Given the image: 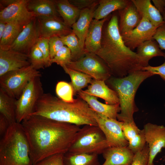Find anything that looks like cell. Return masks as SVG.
I'll return each instance as SVG.
<instances>
[{
  "instance_id": "6da1fadb",
  "label": "cell",
  "mask_w": 165,
  "mask_h": 165,
  "mask_svg": "<svg viewBox=\"0 0 165 165\" xmlns=\"http://www.w3.org/2000/svg\"><path fill=\"white\" fill-rule=\"evenodd\" d=\"M21 123L29 142L33 165L49 156L68 152L80 128L35 115L29 116Z\"/></svg>"
},
{
  "instance_id": "7a4b0ae2",
  "label": "cell",
  "mask_w": 165,
  "mask_h": 165,
  "mask_svg": "<svg viewBox=\"0 0 165 165\" xmlns=\"http://www.w3.org/2000/svg\"><path fill=\"white\" fill-rule=\"evenodd\" d=\"M116 12L111 14L105 22L101 47L95 54L107 64L112 75L122 78L141 70L143 66L136 52L125 44L119 31L118 15Z\"/></svg>"
},
{
  "instance_id": "3957f363",
  "label": "cell",
  "mask_w": 165,
  "mask_h": 165,
  "mask_svg": "<svg viewBox=\"0 0 165 165\" xmlns=\"http://www.w3.org/2000/svg\"><path fill=\"white\" fill-rule=\"evenodd\" d=\"M30 115L40 116L79 126H98L97 119L99 115L78 96L73 102L68 103L50 93H44Z\"/></svg>"
},
{
  "instance_id": "277c9868",
  "label": "cell",
  "mask_w": 165,
  "mask_h": 165,
  "mask_svg": "<svg viewBox=\"0 0 165 165\" xmlns=\"http://www.w3.org/2000/svg\"><path fill=\"white\" fill-rule=\"evenodd\" d=\"M153 75L148 71L141 70L123 77H111L106 81L118 97L120 110L117 116L118 120L126 123L134 121L133 115L139 110L134 101L136 93L141 84Z\"/></svg>"
},
{
  "instance_id": "5b68a950",
  "label": "cell",
  "mask_w": 165,
  "mask_h": 165,
  "mask_svg": "<svg viewBox=\"0 0 165 165\" xmlns=\"http://www.w3.org/2000/svg\"><path fill=\"white\" fill-rule=\"evenodd\" d=\"M30 146L21 123L11 124L0 138V165H33Z\"/></svg>"
},
{
  "instance_id": "8992f818",
  "label": "cell",
  "mask_w": 165,
  "mask_h": 165,
  "mask_svg": "<svg viewBox=\"0 0 165 165\" xmlns=\"http://www.w3.org/2000/svg\"><path fill=\"white\" fill-rule=\"evenodd\" d=\"M108 147L105 136L98 126L85 125L78 132L68 152L98 155Z\"/></svg>"
},
{
  "instance_id": "52a82bcc",
  "label": "cell",
  "mask_w": 165,
  "mask_h": 165,
  "mask_svg": "<svg viewBox=\"0 0 165 165\" xmlns=\"http://www.w3.org/2000/svg\"><path fill=\"white\" fill-rule=\"evenodd\" d=\"M41 76L40 72L30 65L0 76V88L17 100L32 79Z\"/></svg>"
},
{
  "instance_id": "ba28073f",
  "label": "cell",
  "mask_w": 165,
  "mask_h": 165,
  "mask_svg": "<svg viewBox=\"0 0 165 165\" xmlns=\"http://www.w3.org/2000/svg\"><path fill=\"white\" fill-rule=\"evenodd\" d=\"M32 79L16 101V122H21L33 112L36 104L44 93L40 77Z\"/></svg>"
},
{
  "instance_id": "9c48e42d",
  "label": "cell",
  "mask_w": 165,
  "mask_h": 165,
  "mask_svg": "<svg viewBox=\"0 0 165 165\" xmlns=\"http://www.w3.org/2000/svg\"><path fill=\"white\" fill-rule=\"evenodd\" d=\"M66 66L89 75L96 80L106 81L112 75L105 63L93 53H86L83 57L77 61H71Z\"/></svg>"
},
{
  "instance_id": "30bf717a",
  "label": "cell",
  "mask_w": 165,
  "mask_h": 165,
  "mask_svg": "<svg viewBox=\"0 0 165 165\" xmlns=\"http://www.w3.org/2000/svg\"><path fill=\"white\" fill-rule=\"evenodd\" d=\"M98 126L104 133L109 147L127 146L122 129L123 122L117 119L101 117L97 119Z\"/></svg>"
},
{
  "instance_id": "8fae6325",
  "label": "cell",
  "mask_w": 165,
  "mask_h": 165,
  "mask_svg": "<svg viewBox=\"0 0 165 165\" xmlns=\"http://www.w3.org/2000/svg\"><path fill=\"white\" fill-rule=\"evenodd\" d=\"M157 28L146 18L142 17L135 28L121 35L126 46L133 51L144 42L153 39Z\"/></svg>"
},
{
  "instance_id": "7c38bea8",
  "label": "cell",
  "mask_w": 165,
  "mask_h": 165,
  "mask_svg": "<svg viewBox=\"0 0 165 165\" xmlns=\"http://www.w3.org/2000/svg\"><path fill=\"white\" fill-rule=\"evenodd\" d=\"M143 129L149 150L148 165H154L156 156L162 148H165V126L148 123Z\"/></svg>"
},
{
  "instance_id": "4fadbf2b",
  "label": "cell",
  "mask_w": 165,
  "mask_h": 165,
  "mask_svg": "<svg viewBox=\"0 0 165 165\" xmlns=\"http://www.w3.org/2000/svg\"><path fill=\"white\" fill-rule=\"evenodd\" d=\"M29 0H17L0 10V20L5 23L16 22L24 26L36 17L27 8Z\"/></svg>"
},
{
  "instance_id": "5bb4252c",
  "label": "cell",
  "mask_w": 165,
  "mask_h": 165,
  "mask_svg": "<svg viewBox=\"0 0 165 165\" xmlns=\"http://www.w3.org/2000/svg\"><path fill=\"white\" fill-rule=\"evenodd\" d=\"M39 37L49 38L61 37L72 32V28L67 26L59 17H36Z\"/></svg>"
},
{
  "instance_id": "9a60e30c",
  "label": "cell",
  "mask_w": 165,
  "mask_h": 165,
  "mask_svg": "<svg viewBox=\"0 0 165 165\" xmlns=\"http://www.w3.org/2000/svg\"><path fill=\"white\" fill-rule=\"evenodd\" d=\"M39 37L36 17L24 27L9 49L28 55Z\"/></svg>"
},
{
  "instance_id": "2e32d148",
  "label": "cell",
  "mask_w": 165,
  "mask_h": 165,
  "mask_svg": "<svg viewBox=\"0 0 165 165\" xmlns=\"http://www.w3.org/2000/svg\"><path fill=\"white\" fill-rule=\"evenodd\" d=\"M30 65L28 55L10 49H0V76Z\"/></svg>"
},
{
  "instance_id": "e0dca14e",
  "label": "cell",
  "mask_w": 165,
  "mask_h": 165,
  "mask_svg": "<svg viewBox=\"0 0 165 165\" xmlns=\"http://www.w3.org/2000/svg\"><path fill=\"white\" fill-rule=\"evenodd\" d=\"M117 12L119 29L121 35L135 28L142 19V17L131 0L126 6Z\"/></svg>"
},
{
  "instance_id": "ac0fdd59",
  "label": "cell",
  "mask_w": 165,
  "mask_h": 165,
  "mask_svg": "<svg viewBox=\"0 0 165 165\" xmlns=\"http://www.w3.org/2000/svg\"><path fill=\"white\" fill-rule=\"evenodd\" d=\"M110 15L101 20L94 19L92 20L84 42V48L86 53H96L100 49L103 27Z\"/></svg>"
},
{
  "instance_id": "d6986e66",
  "label": "cell",
  "mask_w": 165,
  "mask_h": 165,
  "mask_svg": "<svg viewBox=\"0 0 165 165\" xmlns=\"http://www.w3.org/2000/svg\"><path fill=\"white\" fill-rule=\"evenodd\" d=\"M98 2L99 0H97L91 7L81 10L79 18L71 28L72 32L77 37L81 46L84 49L86 35Z\"/></svg>"
},
{
  "instance_id": "ffe728a7",
  "label": "cell",
  "mask_w": 165,
  "mask_h": 165,
  "mask_svg": "<svg viewBox=\"0 0 165 165\" xmlns=\"http://www.w3.org/2000/svg\"><path fill=\"white\" fill-rule=\"evenodd\" d=\"M102 154L105 161L101 165H130L134 155L128 146L109 147Z\"/></svg>"
},
{
  "instance_id": "44dd1931",
  "label": "cell",
  "mask_w": 165,
  "mask_h": 165,
  "mask_svg": "<svg viewBox=\"0 0 165 165\" xmlns=\"http://www.w3.org/2000/svg\"><path fill=\"white\" fill-rule=\"evenodd\" d=\"M77 94L100 116L117 119V115L120 110L119 104L109 105L103 103L97 100V97L86 94L82 90Z\"/></svg>"
},
{
  "instance_id": "7402d4cb",
  "label": "cell",
  "mask_w": 165,
  "mask_h": 165,
  "mask_svg": "<svg viewBox=\"0 0 165 165\" xmlns=\"http://www.w3.org/2000/svg\"><path fill=\"white\" fill-rule=\"evenodd\" d=\"M105 81L93 79L88 88L83 90L86 94L103 99L106 104L115 105L119 104V99L116 92L109 88Z\"/></svg>"
},
{
  "instance_id": "603a6c76",
  "label": "cell",
  "mask_w": 165,
  "mask_h": 165,
  "mask_svg": "<svg viewBox=\"0 0 165 165\" xmlns=\"http://www.w3.org/2000/svg\"><path fill=\"white\" fill-rule=\"evenodd\" d=\"M142 17L147 19L158 28L165 22L159 11L153 5L150 0H131Z\"/></svg>"
},
{
  "instance_id": "cb8c5ba5",
  "label": "cell",
  "mask_w": 165,
  "mask_h": 165,
  "mask_svg": "<svg viewBox=\"0 0 165 165\" xmlns=\"http://www.w3.org/2000/svg\"><path fill=\"white\" fill-rule=\"evenodd\" d=\"M143 66L149 65L150 60L156 57H162L165 58V53L162 51L157 42L152 39L146 41L137 48L136 52Z\"/></svg>"
},
{
  "instance_id": "d4e9b609",
  "label": "cell",
  "mask_w": 165,
  "mask_h": 165,
  "mask_svg": "<svg viewBox=\"0 0 165 165\" xmlns=\"http://www.w3.org/2000/svg\"><path fill=\"white\" fill-rule=\"evenodd\" d=\"M27 8L36 17H59L55 0H29Z\"/></svg>"
},
{
  "instance_id": "484cf974",
  "label": "cell",
  "mask_w": 165,
  "mask_h": 165,
  "mask_svg": "<svg viewBox=\"0 0 165 165\" xmlns=\"http://www.w3.org/2000/svg\"><path fill=\"white\" fill-rule=\"evenodd\" d=\"M130 1V0H99L93 18L99 20L105 18L112 13L125 7Z\"/></svg>"
},
{
  "instance_id": "4316f807",
  "label": "cell",
  "mask_w": 165,
  "mask_h": 165,
  "mask_svg": "<svg viewBox=\"0 0 165 165\" xmlns=\"http://www.w3.org/2000/svg\"><path fill=\"white\" fill-rule=\"evenodd\" d=\"M55 2L57 11L63 18L64 23L71 28L79 18L81 10L68 0H55Z\"/></svg>"
},
{
  "instance_id": "83f0119b",
  "label": "cell",
  "mask_w": 165,
  "mask_h": 165,
  "mask_svg": "<svg viewBox=\"0 0 165 165\" xmlns=\"http://www.w3.org/2000/svg\"><path fill=\"white\" fill-rule=\"evenodd\" d=\"M16 100L0 88V114L4 116L10 124L16 122Z\"/></svg>"
},
{
  "instance_id": "f1b7e54d",
  "label": "cell",
  "mask_w": 165,
  "mask_h": 165,
  "mask_svg": "<svg viewBox=\"0 0 165 165\" xmlns=\"http://www.w3.org/2000/svg\"><path fill=\"white\" fill-rule=\"evenodd\" d=\"M63 162L64 165H101L97 155L69 152L64 154Z\"/></svg>"
},
{
  "instance_id": "f546056e",
  "label": "cell",
  "mask_w": 165,
  "mask_h": 165,
  "mask_svg": "<svg viewBox=\"0 0 165 165\" xmlns=\"http://www.w3.org/2000/svg\"><path fill=\"white\" fill-rule=\"evenodd\" d=\"M24 27L16 22L7 23L5 30L0 39V49L9 50Z\"/></svg>"
},
{
  "instance_id": "4dcf8cb0",
  "label": "cell",
  "mask_w": 165,
  "mask_h": 165,
  "mask_svg": "<svg viewBox=\"0 0 165 165\" xmlns=\"http://www.w3.org/2000/svg\"><path fill=\"white\" fill-rule=\"evenodd\" d=\"M70 77L71 83L73 89L74 95L90 84L93 79L90 75L82 72L71 69L66 66L62 68Z\"/></svg>"
},
{
  "instance_id": "1f68e13d",
  "label": "cell",
  "mask_w": 165,
  "mask_h": 165,
  "mask_svg": "<svg viewBox=\"0 0 165 165\" xmlns=\"http://www.w3.org/2000/svg\"><path fill=\"white\" fill-rule=\"evenodd\" d=\"M61 38L64 46H67L71 51L72 61H77L85 56V50L81 47L77 37L74 33L72 32Z\"/></svg>"
},
{
  "instance_id": "d6a6232c",
  "label": "cell",
  "mask_w": 165,
  "mask_h": 165,
  "mask_svg": "<svg viewBox=\"0 0 165 165\" xmlns=\"http://www.w3.org/2000/svg\"><path fill=\"white\" fill-rule=\"evenodd\" d=\"M55 91L58 97L62 101L68 103L74 101V90L71 83L59 81L56 85Z\"/></svg>"
},
{
  "instance_id": "836d02e7",
  "label": "cell",
  "mask_w": 165,
  "mask_h": 165,
  "mask_svg": "<svg viewBox=\"0 0 165 165\" xmlns=\"http://www.w3.org/2000/svg\"><path fill=\"white\" fill-rule=\"evenodd\" d=\"M28 56L31 65L35 69L38 70L45 68L43 55L36 44L31 49Z\"/></svg>"
},
{
  "instance_id": "e575fe53",
  "label": "cell",
  "mask_w": 165,
  "mask_h": 165,
  "mask_svg": "<svg viewBox=\"0 0 165 165\" xmlns=\"http://www.w3.org/2000/svg\"><path fill=\"white\" fill-rule=\"evenodd\" d=\"M72 61V55L69 49L66 46H64L51 60L52 64L56 63L62 68Z\"/></svg>"
},
{
  "instance_id": "d590c367",
  "label": "cell",
  "mask_w": 165,
  "mask_h": 165,
  "mask_svg": "<svg viewBox=\"0 0 165 165\" xmlns=\"http://www.w3.org/2000/svg\"><path fill=\"white\" fill-rule=\"evenodd\" d=\"M146 143L144 130L128 141V147L134 154L142 150Z\"/></svg>"
},
{
  "instance_id": "8d00e7d4",
  "label": "cell",
  "mask_w": 165,
  "mask_h": 165,
  "mask_svg": "<svg viewBox=\"0 0 165 165\" xmlns=\"http://www.w3.org/2000/svg\"><path fill=\"white\" fill-rule=\"evenodd\" d=\"M48 42L49 38L42 37H39L36 43L43 55L45 68L48 67L52 64Z\"/></svg>"
},
{
  "instance_id": "74e56055",
  "label": "cell",
  "mask_w": 165,
  "mask_h": 165,
  "mask_svg": "<svg viewBox=\"0 0 165 165\" xmlns=\"http://www.w3.org/2000/svg\"><path fill=\"white\" fill-rule=\"evenodd\" d=\"M149 158V148L146 143L142 150L134 154L130 165H148Z\"/></svg>"
},
{
  "instance_id": "f35d334b",
  "label": "cell",
  "mask_w": 165,
  "mask_h": 165,
  "mask_svg": "<svg viewBox=\"0 0 165 165\" xmlns=\"http://www.w3.org/2000/svg\"><path fill=\"white\" fill-rule=\"evenodd\" d=\"M122 129L124 137L128 142L141 131L138 128L134 121L132 123L123 122Z\"/></svg>"
},
{
  "instance_id": "ab89813d",
  "label": "cell",
  "mask_w": 165,
  "mask_h": 165,
  "mask_svg": "<svg viewBox=\"0 0 165 165\" xmlns=\"http://www.w3.org/2000/svg\"><path fill=\"white\" fill-rule=\"evenodd\" d=\"M49 46L51 59L64 45L60 37L53 36L49 38Z\"/></svg>"
},
{
  "instance_id": "60d3db41",
  "label": "cell",
  "mask_w": 165,
  "mask_h": 165,
  "mask_svg": "<svg viewBox=\"0 0 165 165\" xmlns=\"http://www.w3.org/2000/svg\"><path fill=\"white\" fill-rule=\"evenodd\" d=\"M64 154L60 153L49 156L38 162L35 165H64Z\"/></svg>"
},
{
  "instance_id": "b9f144b4",
  "label": "cell",
  "mask_w": 165,
  "mask_h": 165,
  "mask_svg": "<svg viewBox=\"0 0 165 165\" xmlns=\"http://www.w3.org/2000/svg\"><path fill=\"white\" fill-rule=\"evenodd\" d=\"M153 39L157 42L162 50H165V22L157 28Z\"/></svg>"
},
{
  "instance_id": "7bdbcfd3",
  "label": "cell",
  "mask_w": 165,
  "mask_h": 165,
  "mask_svg": "<svg viewBox=\"0 0 165 165\" xmlns=\"http://www.w3.org/2000/svg\"><path fill=\"white\" fill-rule=\"evenodd\" d=\"M141 70L148 71L154 75H159L165 81V61L162 64L157 66H152L148 65L143 68Z\"/></svg>"
},
{
  "instance_id": "ee69618b",
  "label": "cell",
  "mask_w": 165,
  "mask_h": 165,
  "mask_svg": "<svg viewBox=\"0 0 165 165\" xmlns=\"http://www.w3.org/2000/svg\"><path fill=\"white\" fill-rule=\"evenodd\" d=\"M97 0H69L70 2L80 10L91 7Z\"/></svg>"
},
{
  "instance_id": "f6af8a7d",
  "label": "cell",
  "mask_w": 165,
  "mask_h": 165,
  "mask_svg": "<svg viewBox=\"0 0 165 165\" xmlns=\"http://www.w3.org/2000/svg\"><path fill=\"white\" fill-rule=\"evenodd\" d=\"M11 124L2 115L0 114V137L6 133Z\"/></svg>"
},
{
  "instance_id": "bcb514c9",
  "label": "cell",
  "mask_w": 165,
  "mask_h": 165,
  "mask_svg": "<svg viewBox=\"0 0 165 165\" xmlns=\"http://www.w3.org/2000/svg\"><path fill=\"white\" fill-rule=\"evenodd\" d=\"M17 0H0V8L2 9L8 6L13 4Z\"/></svg>"
},
{
  "instance_id": "7dc6e473",
  "label": "cell",
  "mask_w": 165,
  "mask_h": 165,
  "mask_svg": "<svg viewBox=\"0 0 165 165\" xmlns=\"http://www.w3.org/2000/svg\"><path fill=\"white\" fill-rule=\"evenodd\" d=\"M152 1L156 8L162 7L165 8V0H152Z\"/></svg>"
},
{
  "instance_id": "c3c4849f",
  "label": "cell",
  "mask_w": 165,
  "mask_h": 165,
  "mask_svg": "<svg viewBox=\"0 0 165 165\" xmlns=\"http://www.w3.org/2000/svg\"><path fill=\"white\" fill-rule=\"evenodd\" d=\"M7 23L0 20V39L1 38L6 29Z\"/></svg>"
},
{
  "instance_id": "681fc988",
  "label": "cell",
  "mask_w": 165,
  "mask_h": 165,
  "mask_svg": "<svg viewBox=\"0 0 165 165\" xmlns=\"http://www.w3.org/2000/svg\"><path fill=\"white\" fill-rule=\"evenodd\" d=\"M162 16L163 20L165 22V8L162 7H158L156 8Z\"/></svg>"
},
{
  "instance_id": "f907efd6",
  "label": "cell",
  "mask_w": 165,
  "mask_h": 165,
  "mask_svg": "<svg viewBox=\"0 0 165 165\" xmlns=\"http://www.w3.org/2000/svg\"><path fill=\"white\" fill-rule=\"evenodd\" d=\"M165 161V155L163 156V161Z\"/></svg>"
},
{
  "instance_id": "816d5d0a",
  "label": "cell",
  "mask_w": 165,
  "mask_h": 165,
  "mask_svg": "<svg viewBox=\"0 0 165 165\" xmlns=\"http://www.w3.org/2000/svg\"><path fill=\"white\" fill-rule=\"evenodd\" d=\"M164 106H165V105H164Z\"/></svg>"
}]
</instances>
